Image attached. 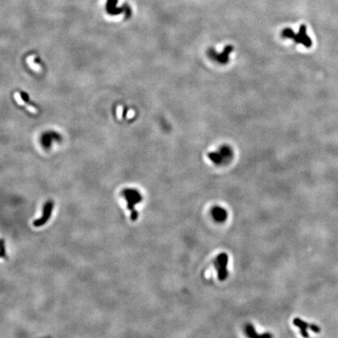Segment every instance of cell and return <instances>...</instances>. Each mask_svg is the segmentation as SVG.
Masks as SVG:
<instances>
[{"label":"cell","instance_id":"6da1fadb","mask_svg":"<svg viewBox=\"0 0 338 338\" xmlns=\"http://www.w3.org/2000/svg\"><path fill=\"white\" fill-rule=\"evenodd\" d=\"M282 36L285 39H292L295 43L301 44L305 47L309 48L312 46V40L307 34L306 27L304 25L300 27L298 33H294L290 28H286L282 32Z\"/></svg>","mask_w":338,"mask_h":338},{"label":"cell","instance_id":"7a4b0ae2","mask_svg":"<svg viewBox=\"0 0 338 338\" xmlns=\"http://www.w3.org/2000/svg\"><path fill=\"white\" fill-rule=\"evenodd\" d=\"M233 157V151L229 146H222L217 151L208 153V158L216 165L228 164Z\"/></svg>","mask_w":338,"mask_h":338},{"label":"cell","instance_id":"3957f363","mask_svg":"<svg viewBox=\"0 0 338 338\" xmlns=\"http://www.w3.org/2000/svg\"><path fill=\"white\" fill-rule=\"evenodd\" d=\"M233 46L231 45H228L223 49L222 52L218 53L215 49H209L208 51V55L210 59L214 61L220 63V64H226L229 60V55L233 51Z\"/></svg>","mask_w":338,"mask_h":338},{"label":"cell","instance_id":"277c9868","mask_svg":"<svg viewBox=\"0 0 338 338\" xmlns=\"http://www.w3.org/2000/svg\"><path fill=\"white\" fill-rule=\"evenodd\" d=\"M228 261H229V257H228L227 254L222 253L218 256L215 262V267L218 271V280L221 281L226 280L228 275H229V272L227 269Z\"/></svg>","mask_w":338,"mask_h":338},{"label":"cell","instance_id":"5b68a950","mask_svg":"<svg viewBox=\"0 0 338 338\" xmlns=\"http://www.w3.org/2000/svg\"><path fill=\"white\" fill-rule=\"evenodd\" d=\"M53 206V202L52 200H49L45 203L44 206H43V209H42V217L33 222V226L34 227H40V226H43L47 222L49 218L51 217V215H52Z\"/></svg>","mask_w":338,"mask_h":338},{"label":"cell","instance_id":"8992f818","mask_svg":"<svg viewBox=\"0 0 338 338\" xmlns=\"http://www.w3.org/2000/svg\"><path fill=\"white\" fill-rule=\"evenodd\" d=\"M293 323H294V325L296 326V327H298V328L300 329V330H301V334H302L303 336H309L308 333V332H307V328L311 329V330H312L313 332H315V333H319V332H320V328H319V327H317L316 325H313V324H308V323H307V322H304L303 320H301V319H298V318H296V319H294V321H293Z\"/></svg>","mask_w":338,"mask_h":338},{"label":"cell","instance_id":"52a82bcc","mask_svg":"<svg viewBox=\"0 0 338 338\" xmlns=\"http://www.w3.org/2000/svg\"><path fill=\"white\" fill-rule=\"evenodd\" d=\"M211 215H212V217L216 222H223L227 218L228 214L226 210H225L224 208L216 206L211 210Z\"/></svg>","mask_w":338,"mask_h":338},{"label":"cell","instance_id":"ba28073f","mask_svg":"<svg viewBox=\"0 0 338 338\" xmlns=\"http://www.w3.org/2000/svg\"><path fill=\"white\" fill-rule=\"evenodd\" d=\"M117 2V0H107V11L109 13L115 14V13H120L121 12V9H117L115 7Z\"/></svg>","mask_w":338,"mask_h":338},{"label":"cell","instance_id":"9c48e42d","mask_svg":"<svg viewBox=\"0 0 338 338\" xmlns=\"http://www.w3.org/2000/svg\"><path fill=\"white\" fill-rule=\"evenodd\" d=\"M125 192H127L128 194H130L132 197L134 198V200L136 201L137 203H140L143 200V197H142L141 194H139V192H138L137 190H125Z\"/></svg>","mask_w":338,"mask_h":338},{"label":"cell","instance_id":"30bf717a","mask_svg":"<svg viewBox=\"0 0 338 338\" xmlns=\"http://www.w3.org/2000/svg\"><path fill=\"white\" fill-rule=\"evenodd\" d=\"M246 333H247V336H250V337H256V336H264V334L259 335L258 334L256 330H254L253 326L251 324H249L246 327Z\"/></svg>","mask_w":338,"mask_h":338},{"label":"cell","instance_id":"8fae6325","mask_svg":"<svg viewBox=\"0 0 338 338\" xmlns=\"http://www.w3.org/2000/svg\"><path fill=\"white\" fill-rule=\"evenodd\" d=\"M34 56H31V57H28V60H27L28 65H29L30 67L32 68V70H34V71H37V72L41 71L40 66H39V64H35V63H34Z\"/></svg>","mask_w":338,"mask_h":338},{"label":"cell","instance_id":"7c38bea8","mask_svg":"<svg viewBox=\"0 0 338 338\" xmlns=\"http://www.w3.org/2000/svg\"><path fill=\"white\" fill-rule=\"evenodd\" d=\"M14 98L16 100V102H17V103H19L20 105H24V106L26 105V103H25V101L23 100V99L21 98V95H20L19 93H15Z\"/></svg>","mask_w":338,"mask_h":338},{"label":"cell","instance_id":"4fadbf2b","mask_svg":"<svg viewBox=\"0 0 338 338\" xmlns=\"http://www.w3.org/2000/svg\"><path fill=\"white\" fill-rule=\"evenodd\" d=\"M6 256H7V254H6V249H5V241L3 239L1 240V257L2 258H5Z\"/></svg>","mask_w":338,"mask_h":338},{"label":"cell","instance_id":"5bb4252c","mask_svg":"<svg viewBox=\"0 0 338 338\" xmlns=\"http://www.w3.org/2000/svg\"><path fill=\"white\" fill-rule=\"evenodd\" d=\"M122 114H123V107L119 105L117 108V117L119 120L122 118Z\"/></svg>","mask_w":338,"mask_h":338},{"label":"cell","instance_id":"9a60e30c","mask_svg":"<svg viewBox=\"0 0 338 338\" xmlns=\"http://www.w3.org/2000/svg\"><path fill=\"white\" fill-rule=\"evenodd\" d=\"M139 217V212L136 211V210H134V211H131V220L133 222L136 221V219L138 218Z\"/></svg>","mask_w":338,"mask_h":338},{"label":"cell","instance_id":"2e32d148","mask_svg":"<svg viewBox=\"0 0 338 338\" xmlns=\"http://www.w3.org/2000/svg\"><path fill=\"white\" fill-rule=\"evenodd\" d=\"M25 107H26V108H27V109H28V111H30V112L33 113V114H36V113H37V112H38V111H37V110H36V109H35V108H34V107H33L32 106H30V105H27V104H26V105H25Z\"/></svg>","mask_w":338,"mask_h":338},{"label":"cell","instance_id":"e0dca14e","mask_svg":"<svg viewBox=\"0 0 338 338\" xmlns=\"http://www.w3.org/2000/svg\"><path fill=\"white\" fill-rule=\"evenodd\" d=\"M135 116V111L133 110H129L127 113V118H132Z\"/></svg>","mask_w":338,"mask_h":338}]
</instances>
